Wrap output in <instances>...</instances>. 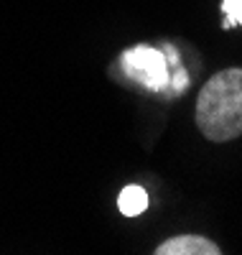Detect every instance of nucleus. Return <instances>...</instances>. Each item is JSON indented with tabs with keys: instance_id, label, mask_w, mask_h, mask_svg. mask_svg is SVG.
<instances>
[{
	"instance_id": "39448f33",
	"label": "nucleus",
	"mask_w": 242,
	"mask_h": 255,
	"mask_svg": "<svg viewBox=\"0 0 242 255\" xmlns=\"http://www.w3.org/2000/svg\"><path fill=\"white\" fill-rule=\"evenodd\" d=\"M222 13H225V20H222L225 31L242 26V0H222Z\"/></svg>"
},
{
	"instance_id": "f257e3e1",
	"label": "nucleus",
	"mask_w": 242,
	"mask_h": 255,
	"mask_svg": "<svg viewBox=\"0 0 242 255\" xmlns=\"http://www.w3.org/2000/svg\"><path fill=\"white\" fill-rule=\"evenodd\" d=\"M194 120L212 143H227L242 135V67L222 69L204 82Z\"/></svg>"
},
{
	"instance_id": "7ed1b4c3",
	"label": "nucleus",
	"mask_w": 242,
	"mask_h": 255,
	"mask_svg": "<svg viewBox=\"0 0 242 255\" xmlns=\"http://www.w3.org/2000/svg\"><path fill=\"white\" fill-rule=\"evenodd\" d=\"M153 253L156 255H222V248L204 235H176L163 240Z\"/></svg>"
},
{
	"instance_id": "20e7f679",
	"label": "nucleus",
	"mask_w": 242,
	"mask_h": 255,
	"mask_svg": "<svg viewBox=\"0 0 242 255\" xmlns=\"http://www.w3.org/2000/svg\"><path fill=\"white\" fill-rule=\"evenodd\" d=\"M118 207L125 217H138L143 215V212L148 209V194H145V189L140 186H125L120 191V197H118Z\"/></svg>"
},
{
	"instance_id": "f03ea898",
	"label": "nucleus",
	"mask_w": 242,
	"mask_h": 255,
	"mask_svg": "<svg viewBox=\"0 0 242 255\" xmlns=\"http://www.w3.org/2000/svg\"><path fill=\"white\" fill-rule=\"evenodd\" d=\"M122 67L130 79L153 92H161L168 87V64L163 51L158 49H150V46L130 49L122 54Z\"/></svg>"
}]
</instances>
